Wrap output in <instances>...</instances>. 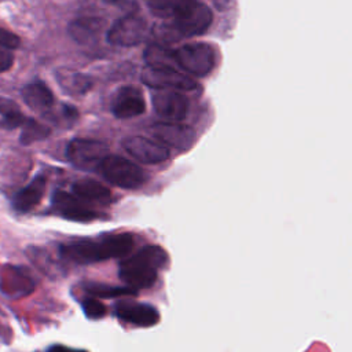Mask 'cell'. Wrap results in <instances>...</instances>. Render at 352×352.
<instances>
[{"mask_svg": "<svg viewBox=\"0 0 352 352\" xmlns=\"http://www.w3.org/2000/svg\"><path fill=\"white\" fill-rule=\"evenodd\" d=\"M151 14L164 19L157 22L151 33L160 43H175L206 33L213 22L212 8L197 0H151Z\"/></svg>", "mask_w": 352, "mask_h": 352, "instance_id": "cell-1", "label": "cell"}, {"mask_svg": "<svg viewBox=\"0 0 352 352\" xmlns=\"http://www.w3.org/2000/svg\"><path fill=\"white\" fill-rule=\"evenodd\" d=\"M133 243V235L129 232H109L60 243L59 254L70 263L92 264L110 258H125L131 253Z\"/></svg>", "mask_w": 352, "mask_h": 352, "instance_id": "cell-2", "label": "cell"}, {"mask_svg": "<svg viewBox=\"0 0 352 352\" xmlns=\"http://www.w3.org/2000/svg\"><path fill=\"white\" fill-rule=\"evenodd\" d=\"M166 263V252L157 245H148L120 261L118 276L135 292L139 289H147L155 283L158 270L165 267Z\"/></svg>", "mask_w": 352, "mask_h": 352, "instance_id": "cell-3", "label": "cell"}, {"mask_svg": "<svg viewBox=\"0 0 352 352\" xmlns=\"http://www.w3.org/2000/svg\"><path fill=\"white\" fill-rule=\"evenodd\" d=\"M177 72L190 77H205L216 67V51L209 43H187L173 50Z\"/></svg>", "mask_w": 352, "mask_h": 352, "instance_id": "cell-4", "label": "cell"}, {"mask_svg": "<svg viewBox=\"0 0 352 352\" xmlns=\"http://www.w3.org/2000/svg\"><path fill=\"white\" fill-rule=\"evenodd\" d=\"M98 172L109 183L126 190L140 188L147 180L146 172L138 164L116 154H109L100 164Z\"/></svg>", "mask_w": 352, "mask_h": 352, "instance_id": "cell-5", "label": "cell"}, {"mask_svg": "<svg viewBox=\"0 0 352 352\" xmlns=\"http://www.w3.org/2000/svg\"><path fill=\"white\" fill-rule=\"evenodd\" d=\"M148 36V23L138 12H129L114 21L106 33V40L111 45L133 47Z\"/></svg>", "mask_w": 352, "mask_h": 352, "instance_id": "cell-6", "label": "cell"}, {"mask_svg": "<svg viewBox=\"0 0 352 352\" xmlns=\"http://www.w3.org/2000/svg\"><path fill=\"white\" fill-rule=\"evenodd\" d=\"M69 162L81 170H98L103 160L110 154L107 144L94 139H72L65 150Z\"/></svg>", "mask_w": 352, "mask_h": 352, "instance_id": "cell-7", "label": "cell"}, {"mask_svg": "<svg viewBox=\"0 0 352 352\" xmlns=\"http://www.w3.org/2000/svg\"><path fill=\"white\" fill-rule=\"evenodd\" d=\"M142 82L151 89H166V91H194L199 88V84L190 76L169 70V69H153L144 67L142 72Z\"/></svg>", "mask_w": 352, "mask_h": 352, "instance_id": "cell-8", "label": "cell"}, {"mask_svg": "<svg viewBox=\"0 0 352 352\" xmlns=\"http://www.w3.org/2000/svg\"><path fill=\"white\" fill-rule=\"evenodd\" d=\"M52 212L58 216L72 220V221H81L88 223L92 220L103 219L102 213L91 209L87 204L80 201L74 194H70L63 190L54 191L51 197Z\"/></svg>", "mask_w": 352, "mask_h": 352, "instance_id": "cell-9", "label": "cell"}, {"mask_svg": "<svg viewBox=\"0 0 352 352\" xmlns=\"http://www.w3.org/2000/svg\"><path fill=\"white\" fill-rule=\"evenodd\" d=\"M151 103L154 111L169 122H180L184 120L190 110V102L179 91L153 89Z\"/></svg>", "mask_w": 352, "mask_h": 352, "instance_id": "cell-10", "label": "cell"}, {"mask_svg": "<svg viewBox=\"0 0 352 352\" xmlns=\"http://www.w3.org/2000/svg\"><path fill=\"white\" fill-rule=\"evenodd\" d=\"M151 135L157 138L162 144H168L177 150L186 151L195 142V131L186 124L182 122H155L150 128Z\"/></svg>", "mask_w": 352, "mask_h": 352, "instance_id": "cell-11", "label": "cell"}, {"mask_svg": "<svg viewBox=\"0 0 352 352\" xmlns=\"http://www.w3.org/2000/svg\"><path fill=\"white\" fill-rule=\"evenodd\" d=\"M122 147L135 160L143 164H160L170 157L169 148L144 136H129L122 140Z\"/></svg>", "mask_w": 352, "mask_h": 352, "instance_id": "cell-12", "label": "cell"}, {"mask_svg": "<svg viewBox=\"0 0 352 352\" xmlns=\"http://www.w3.org/2000/svg\"><path fill=\"white\" fill-rule=\"evenodd\" d=\"M146 111V100L140 88L135 85L121 87L111 102V113L120 118H132Z\"/></svg>", "mask_w": 352, "mask_h": 352, "instance_id": "cell-13", "label": "cell"}, {"mask_svg": "<svg viewBox=\"0 0 352 352\" xmlns=\"http://www.w3.org/2000/svg\"><path fill=\"white\" fill-rule=\"evenodd\" d=\"M116 315L128 323L148 327L154 326L160 320L158 311L144 302H131V301H121L116 305Z\"/></svg>", "mask_w": 352, "mask_h": 352, "instance_id": "cell-14", "label": "cell"}, {"mask_svg": "<svg viewBox=\"0 0 352 352\" xmlns=\"http://www.w3.org/2000/svg\"><path fill=\"white\" fill-rule=\"evenodd\" d=\"M22 99L23 102L34 111L50 116L54 111L55 96L48 85L40 80L32 81L22 88Z\"/></svg>", "mask_w": 352, "mask_h": 352, "instance_id": "cell-15", "label": "cell"}, {"mask_svg": "<svg viewBox=\"0 0 352 352\" xmlns=\"http://www.w3.org/2000/svg\"><path fill=\"white\" fill-rule=\"evenodd\" d=\"M34 287V280L23 267L4 265L0 271V289L12 296L30 293Z\"/></svg>", "mask_w": 352, "mask_h": 352, "instance_id": "cell-16", "label": "cell"}, {"mask_svg": "<svg viewBox=\"0 0 352 352\" xmlns=\"http://www.w3.org/2000/svg\"><path fill=\"white\" fill-rule=\"evenodd\" d=\"M47 188V179L44 175H36L23 188H21L11 201V206L18 213L30 212L40 204Z\"/></svg>", "mask_w": 352, "mask_h": 352, "instance_id": "cell-17", "label": "cell"}, {"mask_svg": "<svg viewBox=\"0 0 352 352\" xmlns=\"http://www.w3.org/2000/svg\"><path fill=\"white\" fill-rule=\"evenodd\" d=\"M73 194L84 204L109 205L113 201L111 191L100 182L89 177L78 179L72 186Z\"/></svg>", "mask_w": 352, "mask_h": 352, "instance_id": "cell-18", "label": "cell"}, {"mask_svg": "<svg viewBox=\"0 0 352 352\" xmlns=\"http://www.w3.org/2000/svg\"><path fill=\"white\" fill-rule=\"evenodd\" d=\"M103 19L96 18V16H80L77 19H73L69 26V34L70 37L80 43V44H89L92 41H95L102 29H103Z\"/></svg>", "mask_w": 352, "mask_h": 352, "instance_id": "cell-19", "label": "cell"}, {"mask_svg": "<svg viewBox=\"0 0 352 352\" xmlns=\"http://www.w3.org/2000/svg\"><path fill=\"white\" fill-rule=\"evenodd\" d=\"M55 76L58 84L69 95H82L94 85V80L89 76L70 69H59L56 70Z\"/></svg>", "mask_w": 352, "mask_h": 352, "instance_id": "cell-20", "label": "cell"}, {"mask_svg": "<svg viewBox=\"0 0 352 352\" xmlns=\"http://www.w3.org/2000/svg\"><path fill=\"white\" fill-rule=\"evenodd\" d=\"M143 59L148 67L169 69V70L177 72L175 59H173V50L169 47H165L162 44L147 45L143 52Z\"/></svg>", "mask_w": 352, "mask_h": 352, "instance_id": "cell-21", "label": "cell"}, {"mask_svg": "<svg viewBox=\"0 0 352 352\" xmlns=\"http://www.w3.org/2000/svg\"><path fill=\"white\" fill-rule=\"evenodd\" d=\"M0 116H1V125L6 129H15L23 128L28 122L29 117H26L19 106L10 98L0 96Z\"/></svg>", "mask_w": 352, "mask_h": 352, "instance_id": "cell-22", "label": "cell"}, {"mask_svg": "<svg viewBox=\"0 0 352 352\" xmlns=\"http://www.w3.org/2000/svg\"><path fill=\"white\" fill-rule=\"evenodd\" d=\"M51 133V129L48 125L36 121L34 118L28 120L25 126L22 128V132L19 135V142L22 144H32L38 140H44Z\"/></svg>", "mask_w": 352, "mask_h": 352, "instance_id": "cell-23", "label": "cell"}, {"mask_svg": "<svg viewBox=\"0 0 352 352\" xmlns=\"http://www.w3.org/2000/svg\"><path fill=\"white\" fill-rule=\"evenodd\" d=\"M84 290L89 293L91 296L96 297H104V298H111V297H120V296H128V294H135L136 292L129 289L128 286L120 287V286H111V285H104V283H96V282H89L85 283Z\"/></svg>", "mask_w": 352, "mask_h": 352, "instance_id": "cell-24", "label": "cell"}, {"mask_svg": "<svg viewBox=\"0 0 352 352\" xmlns=\"http://www.w3.org/2000/svg\"><path fill=\"white\" fill-rule=\"evenodd\" d=\"M82 311L89 319H100L106 315V307L94 297H88L82 301Z\"/></svg>", "mask_w": 352, "mask_h": 352, "instance_id": "cell-25", "label": "cell"}, {"mask_svg": "<svg viewBox=\"0 0 352 352\" xmlns=\"http://www.w3.org/2000/svg\"><path fill=\"white\" fill-rule=\"evenodd\" d=\"M19 44H21V40L15 33L0 26V48L10 51V50L18 48Z\"/></svg>", "mask_w": 352, "mask_h": 352, "instance_id": "cell-26", "label": "cell"}, {"mask_svg": "<svg viewBox=\"0 0 352 352\" xmlns=\"http://www.w3.org/2000/svg\"><path fill=\"white\" fill-rule=\"evenodd\" d=\"M14 65V55L8 50L0 48V73L10 70Z\"/></svg>", "mask_w": 352, "mask_h": 352, "instance_id": "cell-27", "label": "cell"}, {"mask_svg": "<svg viewBox=\"0 0 352 352\" xmlns=\"http://www.w3.org/2000/svg\"><path fill=\"white\" fill-rule=\"evenodd\" d=\"M48 352H81V351H74V349H69L65 346H54Z\"/></svg>", "mask_w": 352, "mask_h": 352, "instance_id": "cell-28", "label": "cell"}]
</instances>
